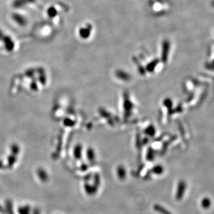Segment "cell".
<instances>
[{
  "instance_id": "10",
  "label": "cell",
  "mask_w": 214,
  "mask_h": 214,
  "mask_svg": "<svg viewBox=\"0 0 214 214\" xmlns=\"http://www.w3.org/2000/svg\"><path fill=\"white\" fill-rule=\"evenodd\" d=\"M4 33H3V32H2V30H1V29H0V40H3V38H4Z\"/></svg>"
},
{
  "instance_id": "1",
  "label": "cell",
  "mask_w": 214,
  "mask_h": 214,
  "mask_svg": "<svg viewBox=\"0 0 214 214\" xmlns=\"http://www.w3.org/2000/svg\"><path fill=\"white\" fill-rule=\"evenodd\" d=\"M11 17L16 23L21 26H24L27 24V20L26 18L18 13H13Z\"/></svg>"
},
{
  "instance_id": "4",
  "label": "cell",
  "mask_w": 214,
  "mask_h": 214,
  "mask_svg": "<svg viewBox=\"0 0 214 214\" xmlns=\"http://www.w3.org/2000/svg\"><path fill=\"white\" fill-rule=\"evenodd\" d=\"M185 183L183 181H181L178 186V188H177V191L176 193V198L177 200H180L183 196V194L184 193V190H185Z\"/></svg>"
},
{
  "instance_id": "3",
  "label": "cell",
  "mask_w": 214,
  "mask_h": 214,
  "mask_svg": "<svg viewBox=\"0 0 214 214\" xmlns=\"http://www.w3.org/2000/svg\"><path fill=\"white\" fill-rule=\"evenodd\" d=\"M84 189L86 193L89 195H94L98 191V186L96 185H90L86 184L84 185Z\"/></svg>"
},
{
  "instance_id": "5",
  "label": "cell",
  "mask_w": 214,
  "mask_h": 214,
  "mask_svg": "<svg viewBox=\"0 0 214 214\" xmlns=\"http://www.w3.org/2000/svg\"><path fill=\"white\" fill-rule=\"evenodd\" d=\"M35 0H15L13 6L15 7H21L25 6L26 3H33Z\"/></svg>"
},
{
  "instance_id": "2",
  "label": "cell",
  "mask_w": 214,
  "mask_h": 214,
  "mask_svg": "<svg viewBox=\"0 0 214 214\" xmlns=\"http://www.w3.org/2000/svg\"><path fill=\"white\" fill-rule=\"evenodd\" d=\"M3 41L4 42L5 48L7 51H11L13 50L14 48V43L10 36L5 35L3 39Z\"/></svg>"
},
{
  "instance_id": "8",
  "label": "cell",
  "mask_w": 214,
  "mask_h": 214,
  "mask_svg": "<svg viewBox=\"0 0 214 214\" xmlns=\"http://www.w3.org/2000/svg\"><path fill=\"white\" fill-rule=\"evenodd\" d=\"M79 34L81 38H86L89 35L88 30L85 28H81L79 30Z\"/></svg>"
},
{
  "instance_id": "6",
  "label": "cell",
  "mask_w": 214,
  "mask_h": 214,
  "mask_svg": "<svg viewBox=\"0 0 214 214\" xmlns=\"http://www.w3.org/2000/svg\"><path fill=\"white\" fill-rule=\"evenodd\" d=\"M154 210L161 214H172L169 211H168V210H167L165 208H164L163 206L157 204L154 206Z\"/></svg>"
},
{
  "instance_id": "9",
  "label": "cell",
  "mask_w": 214,
  "mask_h": 214,
  "mask_svg": "<svg viewBox=\"0 0 214 214\" xmlns=\"http://www.w3.org/2000/svg\"><path fill=\"white\" fill-rule=\"evenodd\" d=\"M118 171H119V172H118V176H119V177L120 179H124V177H125V172H124V171H123V169H120Z\"/></svg>"
},
{
  "instance_id": "7",
  "label": "cell",
  "mask_w": 214,
  "mask_h": 214,
  "mask_svg": "<svg viewBox=\"0 0 214 214\" xmlns=\"http://www.w3.org/2000/svg\"><path fill=\"white\" fill-rule=\"evenodd\" d=\"M58 13L57 10H56V9L54 7H50L48 10H47V14L48 16L51 17V18H54V17H55L57 16Z\"/></svg>"
}]
</instances>
